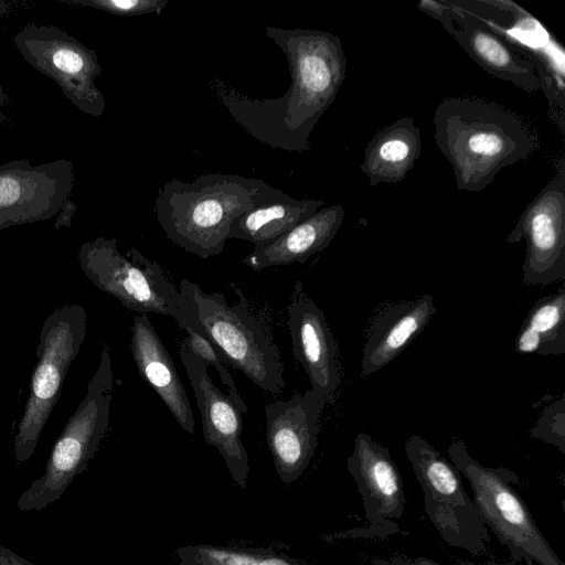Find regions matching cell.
<instances>
[{
    "label": "cell",
    "mask_w": 565,
    "mask_h": 565,
    "mask_svg": "<svg viewBox=\"0 0 565 565\" xmlns=\"http://www.w3.org/2000/svg\"><path fill=\"white\" fill-rule=\"evenodd\" d=\"M265 32L287 58L291 78L288 90L265 99L247 97L227 86L216 92L235 121L259 142L302 152L345 79L342 42L321 30L265 25Z\"/></svg>",
    "instance_id": "1"
},
{
    "label": "cell",
    "mask_w": 565,
    "mask_h": 565,
    "mask_svg": "<svg viewBox=\"0 0 565 565\" xmlns=\"http://www.w3.org/2000/svg\"><path fill=\"white\" fill-rule=\"evenodd\" d=\"M434 138L454 169L458 190L480 192L497 174L540 148L521 116L478 97H447L436 107Z\"/></svg>",
    "instance_id": "2"
},
{
    "label": "cell",
    "mask_w": 565,
    "mask_h": 565,
    "mask_svg": "<svg viewBox=\"0 0 565 565\" xmlns=\"http://www.w3.org/2000/svg\"><path fill=\"white\" fill-rule=\"evenodd\" d=\"M282 191L256 178L209 173L158 190L153 211L167 237L203 259L224 250L233 222Z\"/></svg>",
    "instance_id": "3"
},
{
    "label": "cell",
    "mask_w": 565,
    "mask_h": 565,
    "mask_svg": "<svg viewBox=\"0 0 565 565\" xmlns=\"http://www.w3.org/2000/svg\"><path fill=\"white\" fill-rule=\"evenodd\" d=\"M238 302L228 303L218 292H205L183 278L180 292L206 340L223 362L241 371L270 394L285 387L284 364L271 330L237 288Z\"/></svg>",
    "instance_id": "4"
},
{
    "label": "cell",
    "mask_w": 565,
    "mask_h": 565,
    "mask_svg": "<svg viewBox=\"0 0 565 565\" xmlns=\"http://www.w3.org/2000/svg\"><path fill=\"white\" fill-rule=\"evenodd\" d=\"M113 386L110 352L104 345L86 395L54 443L43 475L17 500L21 512H40L56 502L75 477L87 469L108 429Z\"/></svg>",
    "instance_id": "5"
},
{
    "label": "cell",
    "mask_w": 565,
    "mask_h": 565,
    "mask_svg": "<svg viewBox=\"0 0 565 565\" xmlns=\"http://www.w3.org/2000/svg\"><path fill=\"white\" fill-rule=\"evenodd\" d=\"M124 256L114 237H96L83 243L77 258L85 277L99 290L113 296L126 308L139 313L169 316L185 332L205 338L185 298L162 267L136 247Z\"/></svg>",
    "instance_id": "6"
},
{
    "label": "cell",
    "mask_w": 565,
    "mask_h": 565,
    "mask_svg": "<svg viewBox=\"0 0 565 565\" xmlns=\"http://www.w3.org/2000/svg\"><path fill=\"white\" fill-rule=\"evenodd\" d=\"M451 463L469 481L472 500L487 527L504 545L514 562L526 565H565L535 523L515 486L518 475L505 467H486L468 452L463 440H454Z\"/></svg>",
    "instance_id": "7"
},
{
    "label": "cell",
    "mask_w": 565,
    "mask_h": 565,
    "mask_svg": "<svg viewBox=\"0 0 565 565\" xmlns=\"http://www.w3.org/2000/svg\"><path fill=\"white\" fill-rule=\"evenodd\" d=\"M87 333V315L77 303L64 305L44 320L36 347L30 392L13 441L14 459L26 462L58 401L67 371Z\"/></svg>",
    "instance_id": "8"
},
{
    "label": "cell",
    "mask_w": 565,
    "mask_h": 565,
    "mask_svg": "<svg viewBox=\"0 0 565 565\" xmlns=\"http://www.w3.org/2000/svg\"><path fill=\"white\" fill-rule=\"evenodd\" d=\"M405 452L423 491L425 512L439 536L473 556L487 553L488 529L456 467L418 435L406 440Z\"/></svg>",
    "instance_id": "9"
},
{
    "label": "cell",
    "mask_w": 565,
    "mask_h": 565,
    "mask_svg": "<svg viewBox=\"0 0 565 565\" xmlns=\"http://www.w3.org/2000/svg\"><path fill=\"white\" fill-rule=\"evenodd\" d=\"M13 42L24 61L54 81L82 113L93 117L104 114L106 102L95 84L102 67L94 50L50 24H26Z\"/></svg>",
    "instance_id": "10"
},
{
    "label": "cell",
    "mask_w": 565,
    "mask_h": 565,
    "mask_svg": "<svg viewBox=\"0 0 565 565\" xmlns=\"http://www.w3.org/2000/svg\"><path fill=\"white\" fill-rule=\"evenodd\" d=\"M507 243L524 239V285H548L565 278V161L537 195L526 205Z\"/></svg>",
    "instance_id": "11"
},
{
    "label": "cell",
    "mask_w": 565,
    "mask_h": 565,
    "mask_svg": "<svg viewBox=\"0 0 565 565\" xmlns=\"http://www.w3.org/2000/svg\"><path fill=\"white\" fill-rule=\"evenodd\" d=\"M74 185L72 160L33 166L15 159L0 166V231L57 215Z\"/></svg>",
    "instance_id": "12"
},
{
    "label": "cell",
    "mask_w": 565,
    "mask_h": 565,
    "mask_svg": "<svg viewBox=\"0 0 565 565\" xmlns=\"http://www.w3.org/2000/svg\"><path fill=\"white\" fill-rule=\"evenodd\" d=\"M180 358L200 409L204 440L216 448L233 482L245 490L250 467L241 435L242 415L247 413V406L224 394L213 383L209 364L191 350L186 338L180 344Z\"/></svg>",
    "instance_id": "13"
},
{
    "label": "cell",
    "mask_w": 565,
    "mask_h": 565,
    "mask_svg": "<svg viewBox=\"0 0 565 565\" xmlns=\"http://www.w3.org/2000/svg\"><path fill=\"white\" fill-rule=\"evenodd\" d=\"M347 468L362 498L369 527L356 536H386L398 531L406 498L402 476L390 450L370 435L359 433Z\"/></svg>",
    "instance_id": "14"
},
{
    "label": "cell",
    "mask_w": 565,
    "mask_h": 565,
    "mask_svg": "<svg viewBox=\"0 0 565 565\" xmlns=\"http://www.w3.org/2000/svg\"><path fill=\"white\" fill-rule=\"evenodd\" d=\"M327 398L308 390L287 401L265 405L266 441L278 477L285 486L308 468L318 445L320 416Z\"/></svg>",
    "instance_id": "15"
},
{
    "label": "cell",
    "mask_w": 565,
    "mask_h": 565,
    "mask_svg": "<svg viewBox=\"0 0 565 565\" xmlns=\"http://www.w3.org/2000/svg\"><path fill=\"white\" fill-rule=\"evenodd\" d=\"M292 351L309 377L311 390L332 401L340 383L338 344L323 311L295 284L287 308Z\"/></svg>",
    "instance_id": "16"
},
{
    "label": "cell",
    "mask_w": 565,
    "mask_h": 565,
    "mask_svg": "<svg viewBox=\"0 0 565 565\" xmlns=\"http://www.w3.org/2000/svg\"><path fill=\"white\" fill-rule=\"evenodd\" d=\"M452 36L470 58L484 72L509 82L527 94L543 88V78L535 62L520 52L486 21L459 2Z\"/></svg>",
    "instance_id": "17"
},
{
    "label": "cell",
    "mask_w": 565,
    "mask_h": 565,
    "mask_svg": "<svg viewBox=\"0 0 565 565\" xmlns=\"http://www.w3.org/2000/svg\"><path fill=\"white\" fill-rule=\"evenodd\" d=\"M130 348L141 377L159 395L180 427L192 435L195 422L185 388L147 315L134 316Z\"/></svg>",
    "instance_id": "18"
},
{
    "label": "cell",
    "mask_w": 565,
    "mask_h": 565,
    "mask_svg": "<svg viewBox=\"0 0 565 565\" xmlns=\"http://www.w3.org/2000/svg\"><path fill=\"white\" fill-rule=\"evenodd\" d=\"M437 308L430 295L383 308L370 326L361 376L369 377L397 358L425 329Z\"/></svg>",
    "instance_id": "19"
},
{
    "label": "cell",
    "mask_w": 565,
    "mask_h": 565,
    "mask_svg": "<svg viewBox=\"0 0 565 565\" xmlns=\"http://www.w3.org/2000/svg\"><path fill=\"white\" fill-rule=\"evenodd\" d=\"M344 220V207L333 204L319 209L270 244L254 248L243 264L254 270L273 266L305 263L313 254L326 249Z\"/></svg>",
    "instance_id": "20"
},
{
    "label": "cell",
    "mask_w": 565,
    "mask_h": 565,
    "mask_svg": "<svg viewBox=\"0 0 565 565\" xmlns=\"http://www.w3.org/2000/svg\"><path fill=\"white\" fill-rule=\"evenodd\" d=\"M422 136L413 117L404 116L379 130L367 142L361 171L371 186L397 183L415 167Z\"/></svg>",
    "instance_id": "21"
},
{
    "label": "cell",
    "mask_w": 565,
    "mask_h": 565,
    "mask_svg": "<svg viewBox=\"0 0 565 565\" xmlns=\"http://www.w3.org/2000/svg\"><path fill=\"white\" fill-rule=\"evenodd\" d=\"M322 200H298L288 193L263 203L237 217L228 238L248 241L255 248L266 246L315 214Z\"/></svg>",
    "instance_id": "22"
},
{
    "label": "cell",
    "mask_w": 565,
    "mask_h": 565,
    "mask_svg": "<svg viewBox=\"0 0 565 565\" xmlns=\"http://www.w3.org/2000/svg\"><path fill=\"white\" fill-rule=\"evenodd\" d=\"M518 353L559 355L565 352V288L536 301L515 339Z\"/></svg>",
    "instance_id": "23"
},
{
    "label": "cell",
    "mask_w": 565,
    "mask_h": 565,
    "mask_svg": "<svg viewBox=\"0 0 565 565\" xmlns=\"http://www.w3.org/2000/svg\"><path fill=\"white\" fill-rule=\"evenodd\" d=\"M179 565H307L266 547L191 544L178 547Z\"/></svg>",
    "instance_id": "24"
},
{
    "label": "cell",
    "mask_w": 565,
    "mask_h": 565,
    "mask_svg": "<svg viewBox=\"0 0 565 565\" xmlns=\"http://www.w3.org/2000/svg\"><path fill=\"white\" fill-rule=\"evenodd\" d=\"M63 3L88 7L117 17L160 14L170 0H60Z\"/></svg>",
    "instance_id": "25"
},
{
    "label": "cell",
    "mask_w": 565,
    "mask_h": 565,
    "mask_svg": "<svg viewBox=\"0 0 565 565\" xmlns=\"http://www.w3.org/2000/svg\"><path fill=\"white\" fill-rule=\"evenodd\" d=\"M531 436L548 443L565 454V401L561 397L546 406L536 425L531 429Z\"/></svg>",
    "instance_id": "26"
},
{
    "label": "cell",
    "mask_w": 565,
    "mask_h": 565,
    "mask_svg": "<svg viewBox=\"0 0 565 565\" xmlns=\"http://www.w3.org/2000/svg\"><path fill=\"white\" fill-rule=\"evenodd\" d=\"M186 334L188 335L185 338L191 350L196 355L202 358L207 364L214 366L221 377L222 383L226 385L228 395H231L239 404L246 405L236 388L233 377L226 370L222 358L217 353L216 349L211 344V342L200 334L193 332L192 330L186 331Z\"/></svg>",
    "instance_id": "27"
},
{
    "label": "cell",
    "mask_w": 565,
    "mask_h": 565,
    "mask_svg": "<svg viewBox=\"0 0 565 565\" xmlns=\"http://www.w3.org/2000/svg\"><path fill=\"white\" fill-rule=\"evenodd\" d=\"M418 9L439 21L447 32L452 34L457 21V10L452 2L420 0Z\"/></svg>",
    "instance_id": "28"
},
{
    "label": "cell",
    "mask_w": 565,
    "mask_h": 565,
    "mask_svg": "<svg viewBox=\"0 0 565 565\" xmlns=\"http://www.w3.org/2000/svg\"><path fill=\"white\" fill-rule=\"evenodd\" d=\"M371 565H440L434 559L420 556L414 559L403 557L373 558Z\"/></svg>",
    "instance_id": "29"
},
{
    "label": "cell",
    "mask_w": 565,
    "mask_h": 565,
    "mask_svg": "<svg viewBox=\"0 0 565 565\" xmlns=\"http://www.w3.org/2000/svg\"><path fill=\"white\" fill-rule=\"evenodd\" d=\"M76 204L71 199L65 200L60 212L56 215V220L54 223L55 230H61L62 227H70L72 225V220L76 212Z\"/></svg>",
    "instance_id": "30"
},
{
    "label": "cell",
    "mask_w": 565,
    "mask_h": 565,
    "mask_svg": "<svg viewBox=\"0 0 565 565\" xmlns=\"http://www.w3.org/2000/svg\"><path fill=\"white\" fill-rule=\"evenodd\" d=\"M0 565H36L0 544Z\"/></svg>",
    "instance_id": "31"
},
{
    "label": "cell",
    "mask_w": 565,
    "mask_h": 565,
    "mask_svg": "<svg viewBox=\"0 0 565 565\" xmlns=\"http://www.w3.org/2000/svg\"><path fill=\"white\" fill-rule=\"evenodd\" d=\"M8 105V96L0 83V121L4 119V109Z\"/></svg>",
    "instance_id": "32"
},
{
    "label": "cell",
    "mask_w": 565,
    "mask_h": 565,
    "mask_svg": "<svg viewBox=\"0 0 565 565\" xmlns=\"http://www.w3.org/2000/svg\"><path fill=\"white\" fill-rule=\"evenodd\" d=\"M461 565H518L516 562H514L513 559H510L508 562H504V563H493V562H489V563H486V564H476V563H471V562H460Z\"/></svg>",
    "instance_id": "33"
},
{
    "label": "cell",
    "mask_w": 565,
    "mask_h": 565,
    "mask_svg": "<svg viewBox=\"0 0 565 565\" xmlns=\"http://www.w3.org/2000/svg\"><path fill=\"white\" fill-rule=\"evenodd\" d=\"M8 11H10V4L4 0H0V17L8 13Z\"/></svg>",
    "instance_id": "34"
}]
</instances>
